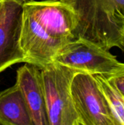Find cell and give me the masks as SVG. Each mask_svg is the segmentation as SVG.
<instances>
[{
  "instance_id": "1",
  "label": "cell",
  "mask_w": 124,
  "mask_h": 125,
  "mask_svg": "<svg viewBox=\"0 0 124 125\" xmlns=\"http://www.w3.org/2000/svg\"><path fill=\"white\" fill-rule=\"evenodd\" d=\"M78 17L75 39L124 51V0H68Z\"/></svg>"
},
{
  "instance_id": "2",
  "label": "cell",
  "mask_w": 124,
  "mask_h": 125,
  "mask_svg": "<svg viewBox=\"0 0 124 125\" xmlns=\"http://www.w3.org/2000/svg\"><path fill=\"white\" fill-rule=\"evenodd\" d=\"M40 70L49 125H82L71 93L72 79L80 72L55 62Z\"/></svg>"
},
{
  "instance_id": "3",
  "label": "cell",
  "mask_w": 124,
  "mask_h": 125,
  "mask_svg": "<svg viewBox=\"0 0 124 125\" xmlns=\"http://www.w3.org/2000/svg\"><path fill=\"white\" fill-rule=\"evenodd\" d=\"M71 93L82 125H119L94 75L77 73Z\"/></svg>"
},
{
  "instance_id": "4",
  "label": "cell",
  "mask_w": 124,
  "mask_h": 125,
  "mask_svg": "<svg viewBox=\"0 0 124 125\" xmlns=\"http://www.w3.org/2000/svg\"><path fill=\"white\" fill-rule=\"evenodd\" d=\"M54 62L91 75L111 74L124 68V63L109 51L83 38H76L64 45Z\"/></svg>"
},
{
  "instance_id": "5",
  "label": "cell",
  "mask_w": 124,
  "mask_h": 125,
  "mask_svg": "<svg viewBox=\"0 0 124 125\" xmlns=\"http://www.w3.org/2000/svg\"><path fill=\"white\" fill-rule=\"evenodd\" d=\"M23 8L30 12L53 39L67 44L75 40L78 17L72 5L61 0H28Z\"/></svg>"
},
{
  "instance_id": "6",
  "label": "cell",
  "mask_w": 124,
  "mask_h": 125,
  "mask_svg": "<svg viewBox=\"0 0 124 125\" xmlns=\"http://www.w3.org/2000/svg\"><path fill=\"white\" fill-rule=\"evenodd\" d=\"M23 3L7 0L0 5V73L26 61L20 44Z\"/></svg>"
},
{
  "instance_id": "7",
  "label": "cell",
  "mask_w": 124,
  "mask_h": 125,
  "mask_svg": "<svg viewBox=\"0 0 124 125\" xmlns=\"http://www.w3.org/2000/svg\"><path fill=\"white\" fill-rule=\"evenodd\" d=\"M20 44L26 59V63L39 68L53 62L58 51L66 45L51 37L23 8Z\"/></svg>"
},
{
  "instance_id": "8",
  "label": "cell",
  "mask_w": 124,
  "mask_h": 125,
  "mask_svg": "<svg viewBox=\"0 0 124 125\" xmlns=\"http://www.w3.org/2000/svg\"><path fill=\"white\" fill-rule=\"evenodd\" d=\"M16 83L27 105L32 125H49L40 68L26 63L17 70Z\"/></svg>"
},
{
  "instance_id": "9",
  "label": "cell",
  "mask_w": 124,
  "mask_h": 125,
  "mask_svg": "<svg viewBox=\"0 0 124 125\" xmlns=\"http://www.w3.org/2000/svg\"><path fill=\"white\" fill-rule=\"evenodd\" d=\"M0 125H32L27 105L16 83L0 92Z\"/></svg>"
},
{
  "instance_id": "10",
  "label": "cell",
  "mask_w": 124,
  "mask_h": 125,
  "mask_svg": "<svg viewBox=\"0 0 124 125\" xmlns=\"http://www.w3.org/2000/svg\"><path fill=\"white\" fill-rule=\"evenodd\" d=\"M105 94L115 119L119 125H124V99L109 83L103 75H94Z\"/></svg>"
},
{
  "instance_id": "11",
  "label": "cell",
  "mask_w": 124,
  "mask_h": 125,
  "mask_svg": "<svg viewBox=\"0 0 124 125\" xmlns=\"http://www.w3.org/2000/svg\"><path fill=\"white\" fill-rule=\"evenodd\" d=\"M124 99V68L111 74H102Z\"/></svg>"
},
{
  "instance_id": "12",
  "label": "cell",
  "mask_w": 124,
  "mask_h": 125,
  "mask_svg": "<svg viewBox=\"0 0 124 125\" xmlns=\"http://www.w3.org/2000/svg\"><path fill=\"white\" fill-rule=\"evenodd\" d=\"M4 1H7V0H0V2ZM15 1H23V2H24V1H28V0H15Z\"/></svg>"
},
{
  "instance_id": "13",
  "label": "cell",
  "mask_w": 124,
  "mask_h": 125,
  "mask_svg": "<svg viewBox=\"0 0 124 125\" xmlns=\"http://www.w3.org/2000/svg\"><path fill=\"white\" fill-rule=\"evenodd\" d=\"M61 1H67L68 0H61Z\"/></svg>"
},
{
  "instance_id": "14",
  "label": "cell",
  "mask_w": 124,
  "mask_h": 125,
  "mask_svg": "<svg viewBox=\"0 0 124 125\" xmlns=\"http://www.w3.org/2000/svg\"><path fill=\"white\" fill-rule=\"evenodd\" d=\"M123 34H124V29H123Z\"/></svg>"
},
{
  "instance_id": "15",
  "label": "cell",
  "mask_w": 124,
  "mask_h": 125,
  "mask_svg": "<svg viewBox=\"0 0 124 125\" xmlns=\"http://www.w3.org/2000/svg\"><path fill=\"white\" fill-rule=\"evenodd\" d=\"M1 2H0V5H1Z\"/></svg>"
}]
</instances>
